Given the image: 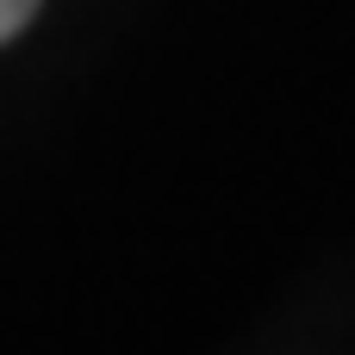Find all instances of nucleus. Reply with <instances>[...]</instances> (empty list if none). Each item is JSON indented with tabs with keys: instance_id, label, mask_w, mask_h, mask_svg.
<instances>
[{
	"instance_id": "nucleus-1",
	"label": "nucleus",
	"mask_w": 355,
	"mask_h": 355,
	"mask_svg": "<svg viewBox=\"0 0 355 355\" xmlns=\"http://www.w3.org/2000/svg\"><path fill=\"white\" fill-rule=\"evenodd\" d=\"M31 12H37V0H0V44H6V37H12Z\"/></svg>"
}]
</instances>
